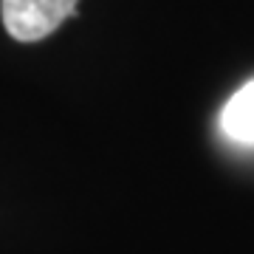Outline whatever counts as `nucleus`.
<instances>
[{
    "instance_id": "2",
    "label": "nucleus",
    "mask_w": 254,
    "mask_h": 254,
    "mask_svg": "<svg viewBox=\"0 0 254 254\" xmlns=\"http://www.w3.org/2000/svg\"><path fill=\"white\" fill-rule=\"evenodd\" d=\"M220 130L235 144H254V79L232 96L220 110Z\"/></svg>"
},
{
    "instance_id": "1",
    "label": "nucleus",
    "mask_w": 254,
    "mask_h": 254,
    "mask_svg": "<svg viewBox=\"0 0 254 254\" xmlns=\"http://www.w3.org/2000/svg\"><path fill=\"white\" fill-rule=\"evenodd\" d=\"M79 0H0L3 26L17 43H37L76 14Z\"/></svg>"
}]
</instances>
